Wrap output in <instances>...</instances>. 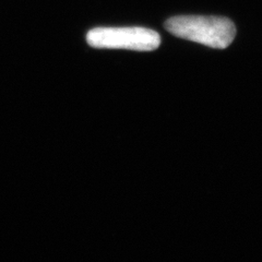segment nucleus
I'll use <instances>...</instances> for the list:
<instances>
[{"mask_svg": "<svg viewBox=\"0 0 262 262\" xmlns=\"http://www.w3.org/2000/svg\"><path fill=\"white\" fill-rule=\"evenodd\" d=\"M165 29L177 37L220 49L228 47L236 36L235 24L222 16H173L165 22Z\"/></svg>", "mask_w": 262, "mask_h": 262, "instance_id": "1", "label": "nucleus"}, {"mask_svg": "<svg viewBox=\"0 0 262 262\" xmlns=\"http://www.w3.org/2000/svg\"><path fill=\"white\" fill-rule=\"evenodd\" d=\"M86 42L94 48L152 52L159 48L161 36L158 32L144 28H96L89 31Z\"/></svg>", "mask_w": 262, "mask_h": 262, "instance_id": "2", "label": "nucleus"}]
</instances>
